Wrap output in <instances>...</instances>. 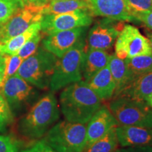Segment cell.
<instances>
[{
    "label": "cell",
    "mask_w": 152,
    "mask_h": 152,
    "mask_svg": "<svg viewBox=\"0 0 152 152\" xmlns=\"http://www.w3.org/2000/svg\"><path fill=\"white\" fill-rule=\"evenodd\" d=\"M61 111L66 121L86 124L102 106V100L80 80L68 85L59 96Z\"/></svg>",
    "instance_id": "obj_1"
},
{
    "label": "cell",
    "mask_w": 152,
    "mask_h": 152,
    "mask_svg": "<svg viewBox=\"0 0 152 152\" xmlns=\"http://www.w3.org/2000/svg\"><path fill=\"white\" fill-rule=\"evenodd\" d=\"M59 117L56 96L53 92L47 93L20 116L17 124V131L20 136L28 140H39L47 134Z\"/></svg>",
    "instance_id": "obj_2"
},
{
    "label": "cell",
    "mask_w": 152,
    "mask_h": 152,
    "mask_svg": "<svg viewBox=\"0 0 152 152\" xmlns=\"http://www.w3.org/2000/svg\"><path fill=\"white\" fill-rule=\"evenodd\" d=\"M58 58L42 47L22 62L16 74L38 90L49 88Z\"/></svg>",
    "instance_id": "obj_3"
},
{
    "label": "cell",
    "mask_w": 152,
    "mask_h": 152,
    "mask_svg": "<svg viewBox=\"0 0 152 152\" xmlns=\"http://www.w3.org/2000/svg\"><path fill=\"white\" fill-rule=\"evenodd\" d=\"M85 52L84 37L64 56L58 58L49 85L51 92L58 91L83 80L82 65Z\"/></svg>",
    "instance_id": "obj_4"
},
{
    "label": "cell",
    "mask_w": 152,
    "mask_h": 152,
    "mask_svg": "<svg viewBox=\"0 0 152 152\" xmlns=\"http://www.w3.org/2000/svg\"><path fill=\"white\" fill-rule=\"evenodd\" d=\"M0 88L14 118L26 113L39 98L38 89L17 74L4 81Z\"/></svg>",
    "instance_id": "obj_5"
},
{
    "label": "cell",
    "mask_w": 152,
    "mask_h": 152,
    "mask_svg": "<svg viewBox=\"0 0 152 152\" xmlns=\"http://www.w3.org/2000/svg\"><path fill=\"white\" fill-rule=\"evenodd\" d=\"M108 109L118 125H133L152 128V108L146 102L124 97L112 99Z\"/></svg>",
    "instance_id": "obj_6"
},
{
    "label": "cell",
    "mask_w": 152,
    "mask_h": 152,
    "mask_svg": "<svg viewBox=\"0 0 152 152\" xmlns=\"http://www.w3.org/2000/svg\"><path fill=\"white\" fill-rule=\"evenodd\" d=\"M45 138L66 152H83L87 146V125L61 121L47 132Z\"/></svg>",
    "instance_id": "obj_7"
},
{
    "label": "cell",
    "mask_w": 152,
    "mask_h": 152,
    "mask_svg": "<svg viewBox=\"0 0 152 152\" xmlns=\"http://www.w3.org/2000/svg\"><path fill=\"white\" fill-rule=\"evenodd\" d=\"M152 54V48L147 37L137 28L124 25L115 43V55L121 59Z\"/></svg>",
    "instance_id": "obj_8"
},
{
    "label": "cell",
    "mask_w": 152,
    "mask_h": 152,
    "mask_svg": "<svg viewBox=\"0 0 152 152\" xmlns=\"http://www.w3.org/2000/svg\"><path fill=\"white\" fill-rule=\"evenodd\" d=\"M92 17L89 11L82 10L64 14L44 15L40 21L41 31L48 35L64 30L88 27L92 24Z\"/></svg>",
    "instance_id": "obj_9"
},
{
    "label": "cell",
    "mask_w": 152,
    "mask_h": 152,
    "mask_svg": "<svg viewBox=\"0 0 152 152\" xmlns=\"http://www.w3.org/2000/svg\"><path fill=\"white\" fill-rule=\"evenodd\" d=\"M45 7L25 4L4 25L0 27V43L23 33L31 25L40 22Z\"/></svg>",
    "instance_id": "obj_10"
},
{
    "label": "cell",
    "mask_w": 152,
    "mask_h": 152,
    "mask_svg": "<svg viewBox=\"0 0 152 152\" xmlns=\"http://www.w3.org/2000/svg\"><path fill=\"white\" fill-rule=\"evenodd\" d=\"M124 24L123 21L104 18L95 23L87 35L88 48L106 50L115 42Z\"/></svg>",
    "instance_id": "obj_11"
},
{
    "label": "cell",
    "mask_w": 152,
    "mask_h": 152,
    "mask_svg": "<svg viewBox=\"0 0 152 152\" xmlns=\"http://www.w3.org/2000/svg\"><path fill=\"white\" fill-rule=\"evenodd\" d=\"M87 28L80 27L48 35L42 40L43 48L61 58L85 37Z\"/></svg>",
    "instance_id": "obj_12"
},
{
    "label": "cell",
    "mask_w": 152,
    "mask_h": 152,
    "mask_svg": "<svg viewBox=\"0 0 152 152\" xmlns=\"http://www.w3.org/2000/svg\"><path fill=\"white\" fill-rule=\"evenodd\" d=\"M92 16H102L118 21L137 22L126 0H88Z\"/></svg>",
    "instance_id": "obj_13"
},
{
    "label": "cell",
    "mask_w": 152,
    "mask_h": 152,
    "mask_svg": "<svg viewBox=\"0 0 152 152\" xmlns=\"http://www.w3.org/2000/svg\"><path fill=\"white\" fill-rule=\"evenodd\" d=\"M118 125V123L108 107L102 106L87 122V146L106 135Z\"/></svg>",
    "instance_id": "obj_14"
},
{
    "label": "cell",
    "mask_w": 152,
    "mask_h": 152,
    "mask_svg": "<svg viewBox=\"0 0 152 152\" xmlns=\"http://www.w3.org/2000/svg\"><path fill=\"white\" fill-rule=\"evenodd\" d=\"M115 131L118 144L121 147L152 146V128L133 125H118Z\"/></svg>",
    "instance_id": "obj_15"
},
{
    "label": "cell",
    "mask_w": 152,
    "mask_h": 152,
    "mask_svg": "<svg viewBox=\"0 0 152 152\" xmlns=\"http://www.w3.org/2000/svg\"><path fill=\"white\" fill-rule=\"evenodd\" d=\"M110 57L111 55L105 50L88 48L82 65V75L84 80L89 81L95 74L109 65Z\"/></svg>",
    "instance_id": "obj_16"
},
{
    "label": "cell",
    "mask_w": 152,
    "mask_h": 152,
    "mask_svg": "<svg viewBox=\"0 0 152 152\" xmlns=\"http://www.w3.org/2000/svg\"><path fill=\"white\" fill-rule=\"evenodd\" d=\"M151 93L152 71L139 76L113 98L124 97L140 102H146Z\"/></svg>",
    "instance_id": "obj_17"
},
{
    "label": "cell",
    "mask_w": 152,
    "mask_h": 152,
    "mask_svg": "<svg viewBox=\"0 0 152 152\" xmlns=\"http://www.w3.org/2000/svg\"><path fill=\"white\" fill-rule=\"evenodd\" d=\"M87 83L102 101H107L113 98L115 90V84L109 66L95 74Z\"/></svg>",
    "instance_id": "obj_18"
},
{
    "label": "cell",
    "mask_w": 152,
    "mask_h": 152,
    "mask_svg": "<svg viewBox=\"0 0 152 152\" xmlns=\"http://www.w3.org/2000/svg\"><path fill=\"white\" fill-rule=\"evenodd\" d=\"M108 66L115 84L113 98L128 86L130 83V78L125 60L118 58L115 54L111 55Z\"/></svg>",
    "instance_id": "obj_19"
},
{
    "label": "cell",
    "mask_w": 152,
    "mask_h": 152,
    "mask_svg": "<svg viewBox=\"0 0 152 152\" xmlns=\"http://www.w3.org/2000/svg\"><path fill=\"white\" fill-rule=\"evenodd\" d=\"M41 31L40 22L35 23L30 26L23 33L15 36L4 43H0V49L4 54H16L19 49L23 46L30 38Z\"/></svg>",
    "instance_id": "obj_20"
},
{
    "label": "cell",
    "mask_w": 152,
    "mask_h": 152,
    "mask_svg": "<svg viewBox=\"0 0 152 152\" xmlns=\"http://www.w3.org/2000/svg\"><path fill=\"white\" fill-rule=\"evenodd\" d=\"M80 10L89 11L90 12L88 0L50 1L46 6H45L44 15L64 14Z\"/></svg>",
    "instance_id": "obj_21"
},
{
    "label": "cell",
    "mask_w": 152,
    "mask_h": 152,
    "mask_svg": "<svg viewBox=\"0 0 152 152\" xmlns=\"http://www.w3.org/2000/svg\"><path fill=\"white\" fill-rule=\"evenodd\" d=\"M125 61L128 68L130 83L139 76L152 71V54L126 58Z\"/></svg>",
    "instance_id": "obj_22"
},
{
    "label": "cell",
    "mask_w": 152,
    "mask_h": 152,
    "mask_svg": "<svg viewBox=\"0 0 152 152\" xmlns=\"http://www.w3.org/2000/svg\"><path fill=\"white\" fill-rule=\"evenodd\" d=\"M115 128L111 129L102 138L87 146L83 152H115L118 147Z\"/></svg>",
    "instance_id": "obj_23"
},
{
    "label": "cell",
    "mask_w": 152,
    "mask_h": 152,
    "mask_svg": "<svg viewBox=\"0 0 152 152\" xmlns=\"http://www.w3.org/2000/svg\"><path fill=\"white\" fill-rule=\"evenodd\" d=\"M24 6L23 0H0V27Z\"/></svg>",
    "instance_id": "obj_24"
},
{
    "label": "cell",
    "mask_w": 152,
    "mask_h": 152,
    "mask_svg": "<svg viewBox=\"0 0 152 152\" xmlns=\"http://www.w3.org/2000/svg\"><path fill=\"white\" fill-rule=\"evenodd\" d=\"M14 117L2 95L0 94V133H5L14 122Z\"/></svg>",
    "instance_id": "obj_25"
},
{
    "label": "cell",
    "mask_w": 152,
    "mask_h": 152,
    "mask_svg": "<svg viewBox=\"0 0 152 152\" xmlns=\"http://www.w3.org/2000/svg\"><path fill=\"white\" fill-rule=\"evenodd\" d=\"M20 152H66L44 137L25 148Z\"/></svg>",
    "instance_id": "obj_26"
},
{
    "label": "cell",
    "mask_w": 152,
    "mask_h": 152,
    "mask_svg": "<svg viewBox=\"0 0 152 152\" xmlns=\"http://www.w3.org/2000/svg\"><path fill=\"white\" fill-rule=\"evenodd\" d=\"M42 39V34L39 32L34 35L33 37L30 38L29 40L19 49L16 54L23 60L28 58L37 50V49L39 48V42Z\"/></svg>",
    "instance_id": "obj_27"
},
{
    "label": "cell",
    "mask_w": 152,
    "mask_h": 152,
    "mask_svg": "<svg viewBox=\"0 0 152 152\" xmlns=\"http://www.w3.org/2000/svg\"><path fill=\"white\" fill-rule=\"evenodd\" d=\"M23 61V59L17 54L4 55L5 68L4 81H5L6 80L11 76L16 75Z\"/></svg>",
    "instance_id": "obj_28"
},
{
    "label": "cell",
    "mask_w": 152,
    "mask_h": 152,
    "mask_svg": "<svg viewBox=\"0 0 152 152\" xmlns=\"http://www.w3.org/2000/svg\"><path fill=\"white\" fill-rule=\"evenodd\" d=\"M126 1L129 9L134 18L136 14L146 12L152 9L151 0H126Z\"/></svg>",
    "instance_id": "obj_29"
},
{
    "label": "cell",
    "mask_w": 152,
    "mask_h": 152,
    "mask_svg": "<svg viewBox=\"0 0 152 152\" xmlns=\"http://www.w3.org/2000/svg\"><path fill=\"white\" fill-rule=\"evenodd\" d=\"M0 152H20V144L10 136L0 134Z\"/></svg>",
    "instance_id": "obj_30"
},
{
    "label": "cell",
    "mask_w": 152,
    "mask_h": 152,
    "mask_svg": "<svg viewBox=\"0 0 152 152\" xmlns=\"http://www.w3.org/2000/svg\"><path fill=\"white\" fill-rule=\"evenodd\" d=\"M137 21L142 22L149 30H152V9L135 15Z\"/></svg>",
    "instance_id": "obj_31"
},
{
    "label": "cell",
    "mask_w": 152,
    "mask_h": 152,
    "mask_svg": "<svg viewBox=\"0 0 152 152\" xmlns=\"http://www.w3.org/2000/svg\"><path fill=\"white\" fill-rule=\"evenodd\" d=\"M115 152H152V146H131L117 148Z\"/></svg>",
    "instance_id": "obj_32"
},
{
    "label": "cell",
    "mask_w": 152,
    "mask_h": 152,
    "mask_svg": "<svg viewBox=\"0 0 152 152\" xmlns=\"http://www.w3.org/2000/svg\"><path fill=\"white\" fill-rule=\"evenodd\" d=\"M23 1L25 4L45 7L50 1V0H23Z\"/></svg>",
    "instance_id": "obj_33"
},
{
    "label": "cell",
    "mask_w": 152,
    "mask_h": 152,
    "mask_svg": "<svg viewBox=\"0 0 152 152\" xmlns=\"http://www.w3.org/2000/svg\"><path fill=\"white\" fill-rule=\"evenodd\" d=\"M4 55L0 58V86L2 85L4 78Z\"/></svg>",
    "instance_id": "obj_34"
},
{
    "label": "cell",
    "mask_w": 152,
    "mask_h": 152,
    "mask_svg": "<svg viewBox=\"0 0 152 152\" xmlns=\"http://www.w3.org/2000/svg\"><path fill=\"white\" fill-rule=\"evenodd\" d=\"M146 102L152 108V93L148 96L147 99H146Z\"/></svg>",
    "instance_id": "obj_35"
},
{
    "label": "cell",
    "mask_w": 152,
    "mask_h": 152,
    "mask_svg": "<svg viewBox=\"0 0 152 152\" xmlns=\"http://www.w3.org/2000/svg\"><path fill=\"white\" fill-rule=\"evenodd\" d=\"M147 38L149 40L150 45H151V47L152 48V32H148L147 33Z\"/></svg>",
    "instance_id": "obj_36"
},
{
    "label": "cell",
    "mask_w": 152,
    "mask_h": 152,
    "mask_svg": "<svg viewBox=\"0 0 152 152\" xmlns=\"http://www.w3.org/2000/svg\"><path fill=\"white\" fill-rule=\"evenodd\" d=\"M4 55V54H3L2 52H1V49H0V58H1V57H2Z\"/></svg>",
    "instance_id": "obj_37"
},
{
    "label": "cell",
    "mask_w": 152,
    "mask_h": 152,
    "mask_svg": "<svg viewBox=\"0 0 152 152\" xmlns=\"http://www.w3.org/2000/svg\"><path fill=\"white\" fill-rule=\"evenodd\" d=\"M50 1H61V0H50Z\"/></svg>",
    "instance_id": "obj_38"
},
{
    "label": "cell",
    "mask_w": 152,
    "mask_h": 152,
    "mask_svg": "<svg viewBox=\"0 0 152 152\" xmlns=\"http://www.w3.org/2000/svg\"><path fill=\"white\" fill-rule=\"evenodd\" d=\"M151 1H152V0H151Z\"/></svg>",
    "instance_id": "obj_39"
}]
</instances>
